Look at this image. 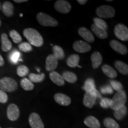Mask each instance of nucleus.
I'll use <instances>...</instances> for the list:
<instances>
[{
  "label": "nucleus",
  "instance_id": "1",
  "mask_svg": "<svg viewBox=\"0 0 128 128\" xmlns=\"http://www.w3.org/2000/svg\"><path fill=\"white\" fill-rule=\"evenodd\" d=\"M23 35L28 39L31 45L36 47H40L44 44V39L42 36L34 28H26L23 31Z\"/></svg>",
  "mask_w": 128,
  "mask_h": 128
},
{
  "label": "nucleus",
  "instance_id": "2",
  "mask_svg": "<svg viewBox=\"0 0 128 128\" xmlns=\"http://www.w3.org/2000/svg\"><path fill=\"white\" fill-rule=\"evenodd\" d=\"M127 100V96L124 90L117 92L112 99V104L110 108L113 110H117L125 106Z\"/></svg>",
  "mask_w": 128,
  "mask_h": 128
},
{
  "label": "nucleus",
  "instance_id": "3",
  "mask_svg": "<svg viewBox=\"0 0 128 128\" xmlns=\"http://www.w3.org/2000/svg\"><path fill=\"white\" fill-rule=\"evenodd\" d=\"M18 87L16 80L10 77H4L0 80V88L4 92H12Z\"/></svg>",
  "mask_w": 128,
  "mask_h": 128
},
{
  "label": "nucleus",
  "instance_id": "4",
  "mask_svg": "<svg viewBox=\"0 0 128 128\" xmlns=\"http://www.w3.org/2000/svg\"><path fill=\"white\" fill-rule=\"evenodd\" d=\"M37 20L43 26L56 27L58 25V23L55 18L44 12H40L37 15Z\"/></svg>",
  "mask_w": 128,
  "mask_h": 128
},
{
  "label": "nucleus",
  "instance_id": "5",
  "mask_svg": "<svg viewBox=\"0 0 128 128\" xmlns=\"http://www.w3.org/2000/svg\"><path fill=\"white\" fill-rule=\"evenodd\" d=\"M96 14L100 18H112L115 15V10L110 6H102L96 9Z\"/></svg>",
  "mask_w": 128,
  "mask_h": 128
},
{
  "label": "nucleus",
  "instance_id": "6",
  "mask_svg": "<svg viewBox=\"0 0 128 128\" xmlns=\"http://www.w3.org/2000/svg\"><path fill=\"white\" fill-rule=\"evenodd\" d=\"M82 89H84L86 92L92 93L96 96V97L99 98H102V94L96 88L95 81L92 78H88L85 81L84 85L83 86Z\"/></svg>",
  "mask_w": 128,
  "mask_h": 128
},
{
  "label": "nucleus",
  "instance_id": "7",
  "mask_svg": "<svg viewBox=\"0 0 128 128\" xmlns=\"http://www.w3.org/2000/svg\"><path fill=\"white\" fill-rule=\"evenodd\" d=\"M114 33L117 38L122 41H127L128 40V28L122 24H119L114 28Z\"/></svg>",
  "mask_w": 128,
  "mask_h": 128
},
{
  "label": "nucleus",
  "instance_id": "8",
  "mask_svg": "<svg viewBox=\"0 0 128 128\" xmlns=\"http://www.w3.org/2000/svg\"><path fill=\"white\" fill-rule=\"evenodd\" d=\"M54 7L56 10L63 14L68 13L71 9V6L70 2L65 0H58L56 1Z\"/></svg>",
  "mask_w": 128,
  "mask_h": 128
},
{
  "label": "nucleus",
  "instance_id": "9",
  "mask_svg": "<svg viewBox=\"0 0 128 128\" xmlns=\"http://www.w3.org/2000/svg\"><path fill=\"white\" fill-rule=\"evenodd\" d=\"M28 122L32 128H44V124L38 113H32L28 118Z\"/></svg>",
  "mask_w": 128,
  "mask_h": 128
},
{
  "label": "nucleus",
  "instance_id": "10",
  "mask_svg": "<svg viewBox=\"0 0 128 128\" xmlns=\"http://www.w3.org/2000/svg\"><path fill=\"white\" fill-rule=\"evenodd\" d=\"M7 115L9 120L15 121L18 119L20 116V110L17 105L15 104H11L8 107Z\"/></svg>",
  "mask_w": 128,
  "mask_h": 128
},
{
  "label": "nucleus",
  "instance_id": "11",
  "mask_svg": "<svg viewBox=\"0 0 128 128\" xmlns=\"http://www.w3.org/2000/svg\"><path fill=\"white\" fill-rule=\"evenodd\" d=\"M73 49L79 53H86L91 50V46L88 43L82 40H77L73 44Z\"/></svg>",
  "mask_w": 128,
  "mask_h": 128
},
{
  "label": "nucleus",
  "instance_id": "12",
  "mask_svg": "<svg viewBox=\"0 0 128 128\" xmlns=\"http://www.w3.org/2000/svg\"><path fill=\"white\" fill-rule=\"evenodd\" d=\"M110 46L113 50L121 55H126L128 53V49L126 46L116 40H112L110 41Z\"/></svg>",
  "mask_w": 128,
  "mask_h": 128
},
{
  "label": "nucleus",
  "instance_id": "13",
  "mask_svg": "<svg viewBox=\"0 0 128 128\" xmlns=\"http://www.w3.org/2000/svg\"><path fill=\"white\" fill-rule=\"evenodd\" d=\"M58 60L53 54L49 55L46 60V70L48 71H54L56 68Z\"/></svg>",
  "mask_w": 128,
  "mask_h": 128
},
{
  "label": "nucleus",
  "instance_id": "14",
  "mask_svg": "<svg viewBox=\"0 0 128 128\" xmlns=\"http://www.w3.org/2000/svg\"><path fill=\"white\" fill-rule=\"evenodd\" d=\"M78 34L81 38H83L85 40H86L88 42L92 43L94 42V37L92 35V33L87 28H80L78 30Z\"/></svg>",
  "mask_w": 128,
  "mask_h": 128
},
{
  "label": "nucleus",
  "instance_id": "15",
  "mask_svg": "<svg viewBox=\"0 0 128 128\" xmlns=\"http://www.w3.org/2000/svg\"><path fill=\"white\" fill-rule=\"evenodd\" d=\"M54 100L59 104L67 106L71 103V98L68 96L62 93H57L54 96Z\"/></svg>",
  "mask_w": 128,
  "mask_h": 128
},
{
  "label": "nucleus",
  "instance_id": "16",
  "mask_svg": "<svg viewBox=\"0 0 128 128\" xmlns=\"http://www.w3.org/2000/svg\"><path fill=\"white\" fill-rule=\"evenodd\" d=\"M97 97L95 96L90 92H86L83 98V104L86 108H91L95 104Z\"/></svg>",
  "mask_w": 128,
  "mask_h": 128
},
{
  "label": "nucleus",
  "instance_id": "17",
  "mask_svg": "<svg viewBox=\"0 0 128 128\" xmlns=\"http://www.w3.org/2000/svg\"><path fill=\"white\" fill-rule=\"evenodd\" d=\"M92 67L94 69L97 68L102 64L103 61L102 56L98 52H94L91 56Z\"/></svg>",
  "mask_w": 128,
  "mask_h": 128
},
{
  "label": "nucleus",
  "instance_id": "18",
  "mask_svg": "<svg viewBox=\"0 0 128 128\" xmlns=\"http://www.w3.org/2000/svg\"><path fill=\"white\" fill-rule=\"evenodd\" d=\"M84 124L90 128H100V124L95 117L88 116L84 120Z\"/></svg>",
  "mask_w": 128,
  "mask_h": 128
},
{
  "label": "nucleus",
  "instance_id": "19",
  "mask_svg": "<svg viewBox=\"0 0 128 128\" xmlns=\"http://www.w3.org/2000/svg\"><path fill=\"white\" fill-rule=\"evenodd\" d=\"M49 76H50V80H52V82L56 84L57 86H62L65 84V81H64V80L62 78V76H60V74L58 73L57 72H51L49 74Z\"/></svg>",
  "mask_w": 128,
  "mask_h": 128
},
{
  "label": "nucleus",
  "instance_id": "20",
  "mask_svg": "<svg viewBox=\"0 0 128 128\" xmlns=\"http://www.w3.org/2000/svg\"><path fill=\"white\" fill-rule=\"evenodd\" d=\"M1 42H2L1 49L2 51L6 52L11 50L12 48V44L6 33H3L1 35Z\"/></svg>",
  "mask_w": 128,
  "mask_h": 128
},
{
  "label": "nucleus",
  "instance_id": "21",
  "mask_svg": "<svg viewBox=\"0 0 128 128\" xmlns=\"http://www.w3.org/2000/svg\"><path fill=\"white\" fill-rule=\"evenodd\" d=\"M2 12L7 17H11L14 13V6L12 2L6 1L2 5Z\"/></svg>",
  "mask_w": 128,
  "mask_h": 128
},
{
  "label": "nucleus",
  "instance_id": "22",
  "mask_svg": "<svg viewBox=\"0 0 128 128\" xmlns=\"http://www.w3.org/2000/svg\"><path fill=\"white\" fill-rule=\"evenodd\" d=\"M91 28H92V30L94 34L98 37V38H100V39H104L108 38V34L106 30H102L100 28H97V27L94 24L92 25V26H91Z\"/></svg>",
  "mask_w": 128,
  "mask_h": 128
},
{
  "label": "nucleus",
  "instance_id": "23",
  "mask_svg": "<svg viewBox=\"0 0 128 128\" xmlns=\"http://www.w3.org/2000/svg\"><path fill=\"white\" fill-rule=\"evenodd\" d=\"M102 71L106 76H107L110 78H114L118 76L116 71L110 65H104L102 66Z\"/></svg>",
  "mask_w": 128,
  "mask_h": 128
},
{
  "label": "nucleus",
  "instance_id": "24",
  "mask_svg": "<svg viewBox=\"0 0 128 128\" xmlns=\"http://www.w3.org/2000/svg\"><path fill=\"white\" fill-rule=\"evenodd\" d=\"M80 62V56L76 54H73L70 56L67 60L66 63L68 66L71 68H76Z\"/></svg>",
  "mask_w": 128,
  "mask_h": 128
},
{
  "label": "nucleus",
  "instance_id": "25",
  "mask_svg": "<svg viewBox=\"0 0 128 128\" xmlns=\"http://www.w3.org/2000/svg\"><path fill=\"white\" fill-rule=\"evenodd\" d=\"M114 66L122 74L128 75V66L126 64L120 60H117L114 63Z\"/></svg>",
  "mask_w": 128,
  "mask_h": 128
},
{
  "label": "nucleus",
  "instance_id": "26",
  "mask_svg": "<svg viewBox=\"0 0 128 128\" xmlns=\"http://www.w3.org/2000/svg\"><path fill=\"white\" fill-rule=\"evenodd\" d=\"M62 78L70 83H75L77 81V76L74 73L70 71H65L62 74Z\"/></svg>",
  "mask_w": 128,
  "mask_h": 128
},
{
  "label": "nucleus",
  "instance_id": "27",
  "mask_svg": "<svg viewBox=\"0 0 128 128\" xmlns=\"http://www.w3.org/2000/svg\"><path fill=\"white\" fill-rule=\"evenodd\" d=\"M128 113V108L124 106L119 108V109L115 110L114 112V118L118 120H122L125 117V116Z\"/></svg>",
  "mask_w": 128,
  "mask_h": 128
},
{
  "label": "nucleus",
  "instance_id": "28",
  "mask_svg": "<svg viewBox=\"0 0 128 128\" xmlns=\"http://www.w3.org/2000/svg\"><path fill=\"white\" fill-rule=\"evenodd\" d=\"M53 52L54 55L58 60H63L65 57V54H64V50L62 48L58 45H55L53 46Z\"/></svg>",
  "mask_w": 128,
  "mask_h": 128
},
{
  "label": "nucleus",
  "instance_id": "29",
  "mask_svg": "<svg viewBox=\"0 0 128 128\" xmlns=\"http://www.w3.org/2000/svg\"><path fill=\"white\" fill-rule=\"evenodd\" d=\"M21 86L26 91H31L34 88V86L33 82L30 81L29 79L28 78H23V80L21 81L20 82Z\"/></svg>",
  "mask_w": 128,
  "mask_h": 128
},
{
  "label": "nucleus",
  "instance_id": "30",
  "mask_svg": "<svg viewBox=\"0 0 128 128\" xmlns=\"http://www.w3.org/2000/svg\"><path fill=\"white\" fill-rule=\"evenodd\" d=\"M21 54L19 51L17 50H14L12 52H11L10 54L9 59L10 62L13 64H16L18 63V61L22 60L20 58Z\"/></svg>",
  "mask_w": 128,
  "mask_h": 128
},
{
  "label": "nucleus",
  "instance_id": "31",
  "mask_svg": "<svg viewBox=\"0 0 128 128\" xmlns=\"http://www.w3.org/2000/svg\"><path fill=\"white\" fill-rule=\"evenodd\" d=\"M44 79V73L40 74H36L34 73H31L29 75V80L32 82L38 83L43 81Z\"/></svg>",
  "mask_w": 128,
  "mask_h": 128
},
{
  "label": "nucleus",
  "instance_id": "32",
  "mask_svg": "<svg viewBox=\"0 0 128 128\" xmlns=\"http://www.w3.org/2000/svg\"><path fill=\"white\" fill-rule=\"evenodd\" d=\"M104 125L107 128H120L119 125L114 119L110 118H106L103 122Z\"/></svg>",
  "mask_w": 128,
  "mask_h": 128
},
{
  "label": "nucleus",
  "instance_id": "33",
  "mask_svg": "<svg viewBox=\"0 0 128 128\" xmlns=\"http://www.w3.org/2000/svg\"><path fill=\"white\" fill-rule=\"evenodd\" d=\"M94 24L97 28L104 30H107L108 28V24L106 23L105 21L100 18H98V17H96L94 18Z\"/></svg>",
  "mask_w": 128,
  "mask_h": 128
},
{
  "label": "nucleus",
  "instance_id": "34",
  "mask_svg": "<svg viewBox=\"0 0 128 128\" xmlns=\"http://www.w3.org/2000/svg\"><path fill=\"white\" fill-rule=\"evenodd\" d=\"M10 36L12 40L15 44H19L22 40V38L20 34L16 30H12L10 32Z\"/></svg>",
  "mask_w": 128,
  "mask_h": 128
},
{
  "label": "nucleus",
  "instance_id": "35",
  "mask_svg": "<svg viewBox=\"0 0 128 128\" xmlns=\"http://www.w3.org/2000/svg\"><path fill=\"white\" fill-rule=\"evenodd\" d=\"M28 72H29V70L25 65H20L18 67L17 70V74L21 77H24V76H27L28 74Z\"/></svg>",
  "mask_w": 128,
  "mask_h": 128
},
{
  "label": "nucleus",
  "instance_id": "36",
  "mask_svg": "<svg viewBox=\"0 0 128 128\" xmlns=\"http://www.w3.org/2000/svg\"><path fill=\"white\" fill-rule=\"evenodd\" d=\"M110 86H111L113 90L116 91L117 92L123 90V86L119 81L116 80H110Z\"/></svg>",
  "mask_w": 128,
  "mask_h": 128
},
{
  "label": "nucleus",
  "instance_id": "37",
  "mask_svg": "<svg viewBox=\"0 0 128 128\" xmlns=\"http://www.w3.org/2000/svg\"><path fill=\"white\" fill-rule=\"evenodd\" d=\"M114 90L112 88L110 85L107 84L100 87V93L102 94H112L113 93Z\"/></svg>",
  "mask_w": 128,
  "mask_h": 128
},
{
  "label": "nucleus",
  "instance_id": "38",
  "mask_svg": "<svg viewBox=\"0 0 128 128\" xmlns=\"http://www.w3.org/2000/svg\"><path fill=\"white\" fill-rule=\"evenodd\" d=\"M112 104V99L108 98H102L100 101V106L103 108H108L111 107Z\"/></svg>",
  "mask_w": 128,
  "mask_h": 128
},
{
  "label": "nucleus",
  "instance_id": "39",
  "mask_svg": "<svg viewBox=\"0 0 128 128\" xmlns=\"http://www.w3.org/2000/svg\"><path fill=\"white\" fill-rule=\"evenodd\" d=\"M18 48L24 52H29L32 50V46L29 43L23 42L19 44Z\"/></svg>",
  "mask_w": 128,
  "mask_h": 128
},
{
  "label": "nucleus",
  "instance_id": "40",
  "mask_svg": "<svg viewBox=\"0 0 128 128\" xmlns=\"http://www.w3.org/2000/svg\"><path fill=\"white\" fill-rule=\"evenodd\" d=\"M8 101V96L6 92L0 90V103H6Z\"/></svg>",
  "mask_w": 128,
  "mask_h": 128
},
{
  "label": "nucleus",
  "instance_id": "41",
  "mask_svg": "<svg viewBox=\"0 0 128 128\" xmlns=\"http://www.w3.org/2000/svg\"><path fill=\"white\" fill-rule=\"evenodd\" d=\"M4 59L2 58V57L1 56V55H0V66H2L4 65Z\"/></svg>",
  "mask_w": 128,
  "mask_h": 128
},
{
  "label": "nucleus",
  "instance_id": "42",
  "mask_svg": "<svg viewBox=\"0 0 128 128\" xmlns=\"http://www.w3.org/2000/svg\"><path fill=\"white\" fill-rule=\"evenodd\" d=\"M78 2L81 5H84L87 2V0H78Z\"/></svg>",
  "mask_w": 128,
  "mask_h": 128
},
{
  "label": "nucleus",
  "instance_id": "43",
  "mask_svg": "<svg viewBox=\"0 0 128 128\" xmlns=\"http://www.w3.org/2000/svg\"><path fill=\"white\" fill-rule=\"evenodd\" d=\"M14 2H17V3H22V2H24L28 1L27 0H14Z\"/></svg>",
  "mask_w": 128,
  "mask_h": 128
},
{
  "label": "nucleus",
  "instance_id": "44",
  "mask_svg": "<svg viewBox=\"0 0 128 128\" xmlns=\"http://www.w3.org/2000/svg\"><path fill=\"white\" fill-rule=\"evenodd\" d=\"M37 71H38L39 72H40V70H39V68H37Z\"/></svg>",
  "mask_w": 128,
  "mask_h": 128
},
{
  "label": "nucleus",
  "instance_id": "45",
  "mask_svg": "<svg viewBox=\"0 0 128 128\" xmlns=\"http://www.w3.org/2000/svg\"><path fill=\"white\" fill-rule=\"evenodd\" d=\"M1 26V20H0V26Z\"/></svg>",
  "mask_w": 128,
  "mask_h": 128
},
{
  "label": "nucleus",
  "instance_id": "46",
  "mask_svg": "<svg viewBox=\"0 0 128 128\" xmlns=\"http://www.w3.org/2000/svg\"><path fill=\"white\" fill-rule=\"evenodd\" d=\"M20 16H21V17H22V16H23V14H20Z\"/></svg>",
  "mask_w": 128,
  "mask_h": 128
},
{
  "label": "nucleus",
  "instance_id": "47",
  "mask_svg": "<svg viewBox=\"0 0 128 128\" xmlns=\"http://www.w3.org/2000/svg\"><path fill=\"white\" fill-rule=\"evenodd\" d=\"M0 9H1V3H0Z\"/></svg>",
  "mask_w": 128,
  "mask_h": 128
},
{
  "label": "nucleus",
  "instance_id": "48",
  "mask_svg": "<svg viewBox=\"0 0 128 128\" xmlns=\"http://www.w3.org/2000/svg\"><path fill=\"white\" fill-rule=\"evenodd\" d=\"M0 128H1V127H0Z\"/></svg>",
  "mask_w": 128,
  "mask_h": 128
}]
</instances>
